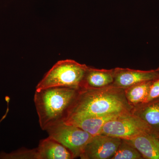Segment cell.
Here are the masks:
<instances>
[{"instance_id":"1","label":"cell","mask_w":159,"mask_h":159,"mask_svg":"<svg viewBox=\"0 0 159 159\" xmlns=\"http://www.w3.org/2000/svg\"><path fill=\"white\" fill-rule=\"evenodd\" d=\"M133 108L125 97V89L112 85L99 89L81 88L67 118L119 116L131 113Z\"/></svg>"},{"instance_id":"2","label":"cell","mask_w":159,"mask_h":159,"mask_svg":"<svg viewBox=\"0 0 159 159\" xmlns=\"http://www.w3.org/2000/svg\"><path fill=\"white\" fill-rule=\"evenodd\" d=\"M80 89L66 87L36 89L34 105L42 130L66 121Z\"/></svg>"},{"instance_id":"3","label":"cell","mask_w":159,"mask_h":159,"mask_svg":"<svg viewBox=\"0 0 159 159\" xmlns=\"http://www.w3.org/2000/svg\"><path fill=\"white\" fill-rule=\"evenodd\" d=\"M88 67L73 60L59 61L38 84L36 89L52 87L82 88Z\"/></svg>"},{"instance_id":"4","label":"cell","mask_w":159,"mask_h":159,"mask_svg":"<svg viewBox=\"0 0 159 159\" xmlns=\"http://www.w3.org/2000/svg\"><path fill=\"white\" fill-rule=\"evenodd\" d=\"M145 133H152L148 125L132 113L120 115L103 125L101 134L129 140Z\"/></svg>"},{"instance_id":"5","label":"cell","mask_w":159,"mask_h":159,"mask_svg":"<svg viewBox=\"0 0 159 159\" xmlns=\"http://www.w3.org/2000/svg\"><path fill=\"white\" fill-rule=\"evenodd\" d=\"M46 131L53 138L70 151L74 158L80 157L84 148L93 136L81 129L61 122Z\"/></svg>"},{"instance_id":"6","label":"cell","mask_w":159,"mask_h":159,"mask_svg":"<svg viewBox=\"0 0 159 159\" xmlns=\"http://www.w3.org/2000/svg\"><path fill=\"white\" fill-rule=\"evenodd\" d=\"M122 139L100 134L95 136L86 145L80 157L81 159H111Z\"/></svg>"},{"instance_id":"7","label":"cell","mask_w":159,"mask_h":159,"mask_svg":"<svg viewBox=\"0 0 159 159\" xmlns=\"http://www.w3.org/2000/svg\"><path fill=\"white\" fill-rule=\"evenodd\" d=\"M159 77V72L157 69L144 71L116 68L114 69V82L112 85L125 89L140 83L154 80Z\"/></svg>"},{"instance_id":"8","label":"cell","mask_w":159,"mask_h":159,"mask_svg":"<svg viewBox=\"0 0 159 159\" xmlns=\"http://www.w3.org/2000/svg\"><path fill=\"white\" fill-rule=\"evenodd\" d=\"M132 113L148 125L154 134L159 137V98L133 107Z\"/></svg>"},{"instance_id":"9","label":"cell","mask_w":159,"mask_h":159,"mask_svg":"<svg viewBox=\"0 0 159 159\" xmlns=\"http://www.w3.org/2000/svg\"><path fill=\"white\" fill-rule=\"evenodd\" d=\"M134 146L143 159H159V139L152 133H145L125 140Z\"/></svg>"},{"instance_id":"10","label":"cell","mask_w":159,"mask_h":159,"mask_svg":"<svg viewBox=\"0 0 159 159\" xmlns=\"http://www.w3.org/2000/svg\"><path fill=\"white\" fill-rule=\"evenodd\" d=\"M36 148L38 159H74L68 149L50 136L41 140Z\"/></svg>"},{"instance_id":"11","label":"cell","mask_w":159,"mask_h":159,"mask_svg":"<svg viewBox=\"0 0 159 159\" xmlns=\"http://www.w3.org/2000/svg\"><path fill=\"white\" fill-rule=\"evenodd\" d=\"M119 116L102 117L71 116L66 119L64 122L68 125L79 127L93 136H95L100 134L102 127L106 122Z\"/></svg>"},{"instance_id":"12","label":"cell","mask_w":159,"mask_h":159,"mask_svg":"<svg viewBox=\"0 0 159 159\" xmlns=\"http://www.w3.org/2000/svg\"><path fill=\"white\" fill-rule=\"evenodd\" d=\"M114 82V69H97L88 67L82 88L99 89L111 85Z\"/></svg>"},{"instance_id":"13","label":"cell","mask_w":159,"mask_h":159,"mask_svg":"<svg viewBox=\"0 0 159 159\" xmlns=\"http://www.w3.org/2000/svg\"><path fill=\"white\" fill-rule=\"evenodd\" d=\"M152 80L140 83L125 89V97L133 107L145 101Z\"/></svg>"},{"instance_id":"14","label":"cell","mask_w":159,"mask_h":159,"mask_svg":"<svg viewBox=\"0 0 159 159\" xmlns=\"http://www.w3.org/2000/svg\"><path fill=\"white\" fill-rule=\"evenodd\" d=\"M143 159L139 151L130 143L124 139H122L116 152L111 159Z\"/></svg>"},{"instance_id":"15","label":"cell","mask_w":159,"mask_h":159,"mask_svg":"<svg viewBox=\"0 0 159 159\" xmlns=\"http://www.w3.org/2000/svg\"><path fill=\"white\" fill-rule=\"evenodd\" d=\"M0 159H38L37 148L33 149L22 148L10 153H0Z\"/></svg>"},{"instance_id":"16","label":"cell","mask_w":159,"mask_h":159,"mask_svg":"<svg viewBox=\"0 0 159 159\" xmlns=\"http://www.w3.org/2000/svg\"><path fill=\"white\" fill-rule=\"evenodd\" d=\"M159 98V77L152 80L148 96L145 102H149Z\"/></svg>"},{"instance_id":"17","label":"cell","mask_w":159,"mask_h":159,"mask_svg":"<svg viewBox=\"0 0 159 159\" xmlns=\"http://www.w3.org/2000/svg\"><path fill=\"white\" fill-rule=\"evenodd\" d=\"M5 99H6V102H7V110H6V113H5V115L1 118V119H0V123L2 122L3 120H4V119H6V117H7V115H8V113H9V101H10V98H9V97H6V98H5Z\"/></svg>"},{"instance_id":"18","label":"cell","mask_w":159,"mask_h":159,"mask_svg":"<svg viewBox=\"0 0 159 159\" xmlns=\"http://www.w3.org/2000/svg\"><path fill=\"white\" fill-rule=\"evenodd\" d=\"M157 70H158V71H159V67H158V68H157Z\"/></svg>"},{"instance_id":"19","label":"cell","mask_w":159,"mask_h":159,"mask_svg":"<svg viewBox=\"0 0 159 159\" xmlns=\"http://www.w3.org/2000/svg\"></svg>"}]
</instances>
